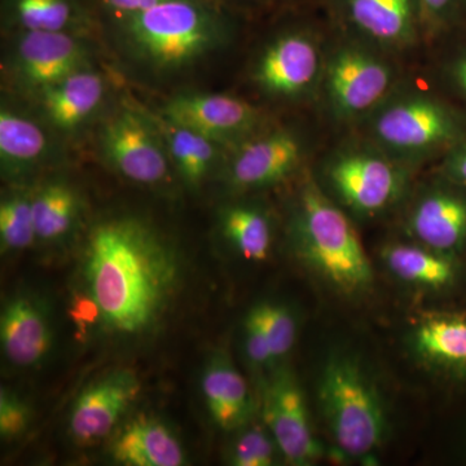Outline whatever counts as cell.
I'll return each instance as SVG.
<instances>
[{
	"label": "cell",
	"mask_w": 466,
	"mask_h": 466,
	"mask_svg": "<svg viewBox=\"0 0 466 466\" xmlns=\"http://www.w3.org/2000/svg\"><path fill=\"white\" fill-rule=\"evenodd\" d=\"M245 346H247L248 358L256 366H267L274 361L265 327H263L257 306L250 309L247 320H245Z\"/></svg>",
	"instance_id": "34"
},
{
	"label": "cell",
	"mask_w": 466,
	"mask_h": 466,
	"mask_svg": "<svg viewBox=\"0 0 466 466\" xmlns=\"http://www.w3.org/2000/svg\"><path fill=\"white\" fill-rule=\"evenodd\" d=\"M164 137L175 173L191 189L198 188L217 168L223 167L228 149L204 135L168 121L161 113H153Z\"/></svg>",
	"instance_id": "19"
},
{
	"label": "cell",
	"mask_w": 466,
	"mask_h": 466,
	"mask_svg": "<svg viewBox=\"0 0 466 466\" xmlns=\"http://www.w3.org/2000/svg\"><path fill=\"white\" fill-rule=\"evenodd\" d=\"M50 128L38 116L3 101L0 108V167L8 179H23L50 157Z\"/></svg>",
	"instance_id": "18"
},
{
	"label": "cell",
	"mask_w": 466,
	"mask_h": 466,
	"mask_svg": "<svg viewBox=\"0 0 466 466\" xmlns=\"http://www.w3.org/2000/svg\"><path fill=\"white\" fill-rule=\"evenodd\" d=\"M410 168L372 143L341 147L325 159L321 187L346 213L380 217L403 198Z\"/></svg>",
	"instance_id": "6"
},
{
	"label": "cell",
	"mask_w": 466,
	"mask_h": 466,
	"mask_svg": "<svg viewBox=\"0 0 466 466\" xmlns=\"http://www.w3.org/2000/svg\"><path fill=\"white\" fill-rule=\"evenodd\" d=\"M119 464L128 466H179L184 453L179 441L161 422L139 419L122 429L112 447Z\"/></svg>",
	"instance_id": "25"
},
{
	"label": "cell",
	"mask_w": 466,
	"mask_h": 466,
	"mask_svg": "<svg viewBox=\"0 0 466 466\" xmlns=\"http://www.w3.org/2000/svg\"><path fill=\"white\" fill-rule=\"evenodd\" d=\"M3 26L9 34L69 32L85 34L92 25L86 0H3Z\"/></svg>",
	"instance_id": "23"
},
{
	"label": "cell",
	"mask_w": 466,
	"mask_h": 466,
	"mask_svg": "<svg viewBox=\"0 0 466 466\" xmlns=\"http://www.w3.org/2000/svg\"><path fill=\"white\" fill-rule=\"evenodd\" d=\"M386 268L395 279L419 289H450L460 279L459 257L406 242L390 244L382 250Z\"/></svg>",
	"instance_id": "22"
},
{
	"label": "cell",
	"mask_w": 466,
	"mask_h": 466,
	"mask_svg": "<svg viewBox=\"0 0 466 466\" xmlns=\"http://www.w3.org/2000/svg\"><path fill=\"white\" fill-rule=\"evenodd\" d=\"M96 147L106 167L131 183L161 186L174 171L152 112L130 101L101 119Z\"/></svg>",
	"instance_id": "7"
},
{
	"label": "cell",
	"mask_w": 466,
	"mask_h": 466,
	"mask_svg": "<svg viewBox=\"0 0 466 466\" xmlns=\"http://www.w3.org/2000/svg\"><path fill=\"white\" fill-rule=\"evenodd\" d=\"M325 56L317 36L305 30L279 34L259 52L250 78L272 100L296 101L321 86Z\"/></svg>",
	"instance_id": "10"
},
{
	"label": "cell",
	"mask_w": 466,
	"mask_h": 466,
	"mask_svg": "<svg viewBox=\"0 0 466 466\" xmlns=\"http://www.w3.org/2000/svg\"><path fill=\"white\" fill-rule=\"evenodd\" d=\"M231 24L211 0H168L110 18L109 39L122 61L149 79H168L223 50Z\"/></svg>",
	"instance_id": "2"
},
{
	"label": "cell",
	"mask_w": 466,
	"mask_h": 466,
	"mask_svg": "<svg viewBox=\"0 0 466 466\" xmlns=\"http://www.w3.org/2000/svg\"><path fill=\"white\" fill-rule=\"evenodd\" d=\"M84 275L104 324L116 333L139 334L164 314L177 285V265L148 223L118 217L92 228Z\"/></svg>",
	"instance_id": "1"
},
{
	"label": "cell",
	"mask_w": 466,
	"mask_h": 466,
	"mask_svg": "<svg viewBox=\"0 0 466 466\" xmlns=\"http://www.w3.org/2000/svg\"><path fill=\"white\" fill-rule=\"evenodd\" d=\"M36 238L33 193L15 191L0 204V242L3 250H23Z\"/></svg>",
	"instance_id": "28"
},
{
	"label": "cell",
	"mask_w": 466,
	"mask_h": 466,
	"mask_svg": "<svg viewBox=\"0 0 466 466\" xmlns=\"http://www.w3.org/2000/svg\"><path fill=\"white\" fill-rule=\"evenodd\" d=\"M305 139L289 127L263 128L227 153L223 171L233 191H258L293 177L305 162Z\"/></svg>",
	"instance_id": "11"
},
{
	"label": "cell",
	"mask_w": 466,
	"mask_h": 466,
	"mask_svg": "<svg viewBox=\"0 0 466 466\" xmlns=\"http://www.w3.org/2000/svg\"><path fill=\"white\" fill-rule=\"evenodd\" d=\"M429 35L441 36L466 25V0H417Z\"/></svg>",
	"instance_id": "30"
},
{
	"label": "cell",
	"mask_w": 466,
	"mask_h": 466,
	"mask_svg": "<svg viewBox=\"0 0 466 466\" xmlns=\"http://www.w3.org/2000/svg\"><path fill=\"white\" fill-rule=\"evenodd\" d=\"M346 16L364 41L381 51H403L417 41V0H345Z\"/></svg>",
	"instance_id": "17"
},
{
	"label": "cell",
	"mask_w": 466,
	"mask_h": 466,
	"mask_svg": "<svg viewBox=\"0 0 466 466\" xmlns=\"http://www.w3.org/2000/svg\"><path fill=\"white\" fill-rule=\"evenodd\" d=\"M202 392L211 417L223 431H236L249 421L253 400L241 373L225 357L214 359L202 377Z\"/></svg>",
	"instance_id": "24"
},
{
	"label": "cell",
	"mask_w": 466,
	"mask_h": 466,
	"mask_svg": "<svg viewBox=\"0 0 466 466\" xmlns=\"http://www.w3.org/2000/svg\"><path fill=\"white\" fill-rule=\"evenodd\" d=\"M140 382L133 370H116L92 383L79 395L72 415L70 433L76 441L90 443L109 433L137 400Z\"/></svg>",
	"instance_id": "16"
},
{
	"label": "cell",
	"mask_w": 466,
	"mask_h": 466,
	"mask_svg": "<svg viewBox=\"0 0 466 466\" xmlns=\"http://www.w3.org/2000/svg\"><path fill=\"white\" fill-rule=\"evenodd\" d=\"M406 229L417 244L440 253H466V187L435 175L408 211Z\"/></svg>",
	"instance_id": "14"
},
{
	"label": "cell",
	"mask_w": 466,
	"mask_h": 466,
	"mask_svg": "<svg viewBox=\"0 0 466 466\" xmlns=\"http://www.w3.org/2000/svg\"><path fill=\"white\" fill-rule=\"evenodd\" d=\"M278 444L271 433L259 426L247 429L238 438L232 451V464L236 466L274 465Z\"/></svg>",
	"instance_id": "31"
},
{
	"label": "cell",
	"mask_w": 466,
	"mask_h": 466,
	"mask_svg": "<svg viewBox=\"0 0 466 466\" xmlns=\"http://www.w3.org/2000/svg\"><path fill=\"white\" fill-rule=\"evenodd\" d=\"M265 327L272 358H284L293 349L297 337V324L293 315L285 306L263 302L257 305Z\"/></svg>",
	"instance_id": "29"
},
{
	"label": "cell",
	"mask_w": 466,
	"mask_h": 466,
	"mask_svg": "<svg viewBox=\"0 0 466 466\" xmlns=\"http://www.w3.org/2000/svg\"><path fill=\"white\" fill-rule=\"evenodd\" d=\"M289 236L300 262L337 293L359 296L372 287V263L349 214L311 175L291 208Z\"/></svg>",
	"instance_id": "3"
},
{
	"label": "cell",
	"mask_w": 466,
	"mask_h": 466,
	"mask_svg": "<svg viewBox=\"0 0 466 466\" xmlns=\"http://www.w3.org/2000/svg\"><path fill=\"white\" fill-rule=\"evenodd\" d=\"M29 410L16 395L2 389L0 392V434L12 440L26 431L29 424Z\"/></svg>",
	"instance_id": "33"
},
{
	"label": "cell",
	"mask_w": 466,
	"mask_h": 466,
	"mask_svg": "<svg viewBox=\"0 0 466 466\" xmlns=\"http://www.w3.org/2000/svg\"><path fill=\"white\" fill-rule=\"evenodd\" d=\"M413 350L424 363L466 379V315L437 312L420 319L412 333Z\"/></svg>",
	"instance_id": "20"
},
{
	"label": "cell",
	"mask_w": 466,
	"mask_h": 466,
	"mask_svg": "<svg viewBox=\"0 0 466 466\" xmlns=\"http://www.w3.org/2000/svg\"><path fill=\"white\" fill-rule=\"evenodd\" d=\"M0 339L5 357L18 367H33L51 348V329L42 309L26 297L7 303L0 318Z\"/></svg>",
	"instance_id": "21"
},
{
	"label": "cell",
	"mask_w": 466,
	"mask_h": 466,
	"mask_svg": "<svg viewBox=\"0 0 466 466\" xmlns=\"http://www.w3.org/2000/svg\"><path fill=\"white\" fill-rule=\"evenodd\" d=\"M108 82L95 66L79 70L32 97L36 116L58 135L78 134L100 115Z\"/></svg>",
	"instance_id": "15"
},
{
	"label": "cell",
	"mask_w": 466,
	"mask_h": 466,
	"mask_svg": "<svg viewBox=\"0 0 466 466\" xmlns=\"http://www.w3.org/2000/svg\"><path fill=\"white\" fill-rule=\"evenodd\" d=\"M81 210L78 192L64 180H51L33 193L36 238L55 241L75 227Z\"/></svg>",
	"instance_id": "27"
},
{
	"label": "cell",
	"mask_w": 466,
	"mask_h": 466,
	"mask_svg": "<svg viewBox=\"0 0 466 466\" xmlns=\"http://www.w3.org/2000/svg\"><path fill=\"white\" fill-rule=\"evenodd\" d=\"M94 46L85 34L14 33L3 61V75L15 91L32 99L73 73L94 66Z\"/></svg>",
	"instance_id": "9"
},
{
	"label": "cell",
	"mask_w": 466,
	"mask_h": 466,
	"mask_svg": "<svg viewBox=\"0 0 466 466\" xmlns=\"http://www.w3.org/2000/svg\"><path fill=\"white\" fill-rule=\"evenodd\" d=\"M368 118L370 143L412 168L440 161L466 134V112L431 92H392Z\"/></svg>",
	"instance_id": "4"
},
{
	"label": "cell",
	"mask_w": 466,
	"mask_h": 466,
	"mask_svg": "<svg viewBox=\"0 0 466 466\" xmlns=\"http://www.w3.org/2000/svg\"><path fill=\"white\" fill-rule=\"evenodd\" d=\"M159 113L228 150L265 128L262 110L241 97L217 92H179Z\"/></svg>",
	"instance_id": "12"
},
{
	"label": "cell",
	"mask_w": 466,
	"mask_h": 466,
	"mask_svg": "<svg viewBox=\"0 0 466 466\" xmlns=\"http://www.w3.org/2000/svg\"><path fill=\"white\" fill-rule=\"evenodd\" d=\"M435 175L466 187V134L438 161Z\"/></svg>",
	"instance_id": "35"
},
{
	"label": "cell",
	"mask_w": 466,
	"mask_h": 466,
	"mask_svg": "<svg viewBox=\"0 0 466 466\" xmlns=\"http://www.w3.org/2000/svg\"><path fill=\"white\" fill-rule=\"evenodd\" d=\"M263 417L279 452L291 465H309L323 455L312 431L305 397L288 370H279L263 388Z\"/></svg>",
	"instance_id": "13"
},
{
	"label": "cell",
	"mask_w": 466,
	"mask_h": 466,
	"mask_svg": "<svg viewBox=\"0 0 466 466\" xmlns=\"http://www.w3.org/2000/svg\"><path fill=\"white\" fill-rule=\"evenodd\" d=\"M318 400L334 443L346 456L363 458L381 447L388 431L385 407L357 358L337 352L325 361Z\"/></svg>",
	"instance_id": "5"
},
{
	"label": "cell",
	"mask_w": 466,
	"mask_h": 466,
	"mask_svg": "<svg viewBox=\"0 0 466 466\" xmlns=\"http://www.w3.org/2000/svg\"><path fill=\"white\" fill-rule=\"evenodd\" d=\"M440 73L447 97L466 112V35L451 43L441 61Z\"/></svg>",
	"instance_id": "32"
},
{
	"label": "cell",
	"mask_w": 466,
	"mask_h": 466,
	"mask_svg": "<svg viewBox=\"0 0 466 466\" xmlns=\"http://www.w3.org/2000/svg\"><path fill=\"white\" fill-rule=\"evenodd\" d=\"M220 229L242 258L265 262L272 247V223L262 208L232 204L220 211Z\"/></svg>",
	"instance_id": "26"
},
{
	"label": "cell",
	"mask_w": 466,
	"mask_h": 466,
	"mask_svg": "<svg viewBox=\"0 0 466 466\" xmlns=\"http://www.w3.org/2000/svg\"><path fill=\"white\" fill-rule=\"evenodd\" d=\"M367 42H345L325 57L323 87L328 109L339 122L370 116L394 92V67Z\"/></svg>",
	"instance_id": "8"
},
{
	"label": "cell",
	"mask_w": 466,
	"mask_h": 466,
	"mask_svg": "<svg viewBox=\"0 0 466 466\" xmlns=\"http://www.w3.org/2000/svg\"><path fill=\"white\" fill-rule=\"evenodd\" d=\"M110 18L124 17L156 7L168 0H94Z\"/></svg>",
	"instance_id": "36"
}]
</instances>
